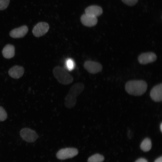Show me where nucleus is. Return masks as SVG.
<instances>
[{
    "instance_id": "11",
    "label": "nucleus",
    "mask_w": 162,
    "mask_h": 162,
    "mask_svg": "<svg viewBox=\"0 0 162 162\" xmlns=\"http://www.w3.org/2000/svg\"><path fill=\"white\" fill-rule=\"evenodd\" d=\"M80 19L82 23L88 27L94 26L98 22L97 17L86 14L82 15Z\"/></svg>"
},
{
    "instance_id": "10",
    "label": "nucleus",
    "mask_w": 162,
    "mask_h": 162,
    "mask_svg": "<svg viewBox=\"0 0 162 162\" xmlns=\"http://www.w3.org/2000/svg\"><path fill=\"white\" fill-rule=\"evenodd\" d=\"M28 28L27 26L23 25L12 30L9 33L10 36L14 38H20L24 37L27 33Z\"/></svg>"
},
{
    "instance_id": "3",
    "label": "nucleus",
    "mask_w": 162,
    "mask_h": 162,
    "mask_svg": "<svg viewBox=\"0 0 162 162\" xmlns=\"http://www.w3.org/2000/svg\"><path fill=\"white\" fill-rule=\"evenodd\" d=\"M52 72L54 77L59 83L62 84H69L74 80L72 76L60 66H55L53 69Z\"/></svg>"
},
{
    "instance_id": "6",
    "label": "nucleus",
    "mask_w": 162,
    "mask_h": 162,
    "mask_svg": "<svg viewBox=\"0 0 162 162\" xmlns=\"http://www.w3.org/2000/svg\"><path fill=\"white\" fill-rule=\"evenodd\" d=\"M48 24L45 22H40L37 23L34 27L32 33L36 37H39L46 34L49 30Z\"/></svg>"
},
{
    "instance_id": "7",
    "label": "nucleus",
    "mask_w": 162,
    "mask_h": 162,
    "mask_svg": "<svg viewBox=\"0 0 162 162\" xmlns=\"http://www.w3.org/2000/svg\"><path fill=\"white\" fill-rule=\"evenodd\" d=\"M84 68L89 73L95 74L101 71L102 66L99 62L91 61H86L84 63Z\"/></svg>"
},
{
    "instance_id": "8",
    "label": "nucleus",
    "mask_w": 162,
    "mask_h": 162,
    "mask_svg": "<svg viewBox=\"0 0 162 162\" xmlns=\"http://www.w3.org/2000/svg\"><path fill=\"white\" fill-rule=\"evenodd\" d=\"M157 58L156 55L152 52L141 53L138 56V61L141 64H145L155 61Z\"/></svg>"
},
{
    "instance_id": "5",
    "label": "nucleus",
    "mask_w": 162,
    "mask_h": 162,
    "mask_svg": "<svg viewBox=\"0 0 162 162\" xmlns=\"http://www.w3.org/2000/svg\"><path fill=\"white\" fill-rule=\"evenodd\" d=\"M20 135L23 140L29 142L35 141L38 138V136L35 131L27 128L21 130Z\"/></svg>"
},
{
    "instance_id": "2",
    "label": "nucleus",
    "mask_w": 162,
    "mask_h": 162,
    "mask_svg": "<svg viewBox=\"0 0 162 162\" xmlns=\"http://www.w3.org/2000/svg\"><path fill=\"white\" fill-rule=\"evenodd\" d=\"M147 88L146 82L143 80H132L128 81L125 85V89L129 94L140 96L146 92Z\"/></svg>"
},
{
    "instance_id": "4",
    "label": "nucleus",
    "mask_w": 162,
    "mask_h": 162,
    "mask_svg": "<svg viewBox=\"0 0 162 162\" xmlns=\"http://www.w3.org/2000/svg\"><path fill=\"white\" fill-rule=\"evenodd\" d=\"M78 153V150L73 148H67L59 150L57 153L56 157L60 160H65L72 158L76 155Z\"/></svg>"
},
{
    "instance_id": "18",
    "label": "nucleus",
    "mask_w": 162,
    "mask_h": 162,
    "mask_svg": "<svg viewBox=\"0 0 162 162\" xmlns=\"http://www.w3.org/2000/svg\"><path fill=\"white\" fill-rule=\"evenodd\" d=\"M10 0H0V10H3L8 6Z\"/></svg>"
},
{
    "instance_id": "22",
    "label": "nucleus",
    "mask_w": 162,
    "mask_h": 162,
    "mask_svg": "<svg viewBox=\"0 0 162 162\" xmlns=\"http://www.w3.org/2000/svg\"><path fill=\"white\" fill-rule=\"evenodd\" d=\"M154 162H162V157L156 159Z\"/></svg>"
},
{
    "instance_id": "20",
    "label": "nucleus",
    "mask_w": 162,
    "mask_h": 162,
    "mask_svg": "<svg viewBox=\"0 0 162 162\" xmlns=\"http://www.w3.org/2000/svg\"><path fill=\"white\" fill-rule=\"evenodd\" d=\"M122 1L125 4L129 6H132L137 2L138 0H122Z\"/></svg>"
},
{
    "instance_id": "17",
    "label": "nucleus",
    "mask_w": 162,
    "mask_h": 162,
    "mask_svg": "<svg viewBox=\"0 0 162 162\" xmlns=\"http://www.w3.org/2000/svg\"><path fill=\"white\" fill-rule=\"evenodd\" d=\"M66 66L68 70H72L74 69L75 66L74 61L71 58H68L66 61Z\"/></svg>"
},
{
    "instance_id": "21",
    "label": "nucleus",
    "mask_w": 162,
    "mask_h": 162,
    "mask_svg": "<svg viewBox=\"0 0 162 162\" xmlns=\"http://www.w3.org/2000/svg\"><path fill=\"white\" fill-rule=\"evenodd\" d=\"M135 162H148V161L144 158H141L137 160Z\"/></svg>"
},
{
    "instance_id": "12",
    "label": "nucleus",
    "mask_w": 162,
    "mask_h": 162,
    "mask_svg": "<svg viewBox=\"0 0 162 162\" xmlns=\"http://www.w3.org/2000/svg\"><path fill=\"white\" fill-rule=\"evenodd\" d=\"M24 71L23 68L22 66L16 65L11 68L8 71L10 76L15 79H18L23 75Z\"/></svg>"
},
{
    "instance_id": "1",
    "label": "nucleus",
    "mask_w": 162,
    "mask_h": 162,
    "mask_svg": "<svg viewBox=\"0 0 162 162\" xmlns=\"http://www.w3.org/2000/svg\"><path fill=\"white\" fill-rule=\"evenodd\" d=\"M84 88V85L80 82L72 86L64 98V104L66 108L71 109L75 106L77 97L83 92Z\"/></svg>"
},
{
    "instance_id": "19",
    "label": "nucleus",
    "mask_w": 162,
    "mask_h": 162,
    "mask_svg": "<svg viewBox=\"0 0 162 162\" xmlns=\"http://www.w3.org/2000/svg\"><path fill=\"white\" fill-rule=\"evenodd\" d=\"M7 117V113L4 109L0 106V121H4Z\"/></svg>"
},
{
    "instance_id": "13",
    "label": "nucleus",
    "mask_w": 162,
    "mask_h": 162,
    "mask_svg": "<svg viewBox=\"0 0 162 162\" xmlns=\"http://www.w3.org/2000/svg\"><path fill=\"white\" fill-rule=\"evenodd\" d=\"M85 14L97 17L103 13L102 8L97 5H92L87 8L85 10Z\"/></svg>"
},
{
    "instance_id": "16",
    "label": "nucleus",
    "mask_w": 162,
    "mask_h": 162,
    "mask_svg": "<svg viewBox=\"0 0 162 162\" xmlns=\"http://www.w3.org/2000/svg\"><path fill=\"white\" fill-rule=\"evenodd\" d=\"M104 160V157L99 154H94L88 159V162H102Z\"/></svg>"
},
{
    "instance_id": "14",
    "label": "nucleus",
    "mask_w": 162,
    "mask_h": 162,
    "mask_svg": "<svg viewBox=\"0 0 162 162\" xmlns=\"http://www.w3.org/2000/svg\"><path fill=\"white\" fill-rule=\"evenodd\" d=\"M3 56L6 58H10L13 57L15 55V47L10 44L6 45L2 50Z\"/></svg>"
},
{
    "instance_id": "15",
    "label": "nucleus",
    "mask_w": 162,
    "mask_h": 162,
    "mask_svg": "<svg viewBox=\"0 0 162 162\" xmlns=\"http://www.w3.org/2000/svg\"><path fill=\"white\" fill-rule=\"evenodd\" d=\"M140 147L141 149L144 152H147L150 150L152 147L150 139L148 138L145 139L141 142Z\"/></svg>"
},
{
    "instance_id": "23",
    "label": "nucleus",
    "mask_w": 162,
    "mask_h": 162,
    "mask_svg": "<svg viewBox=\"0 0 162 162\" xmlns=\"http://www.w3.org/2000/svg\"><path fill=\"white\" fill-rule=\"evenodd\" d=\"M160 127V130L161 132H162V123H161Z\"/></svg>"
},
{
    "instance_id": "9",
    "label": "nucleus",
    "mask_w": 162,
    "mask_h": 162,
    "mask_svg": "<svg viewBox=\"0 0 162 162\" xmlns=\"http://www.w3.org/2000/svg\"><path fill=\"white\" fill-rule=\"evenodd\" d=\"M152 99L155 102L161 101L162 100V84L160 83L154 86L150 92Z\"/></svg>"
}]
</instances>
